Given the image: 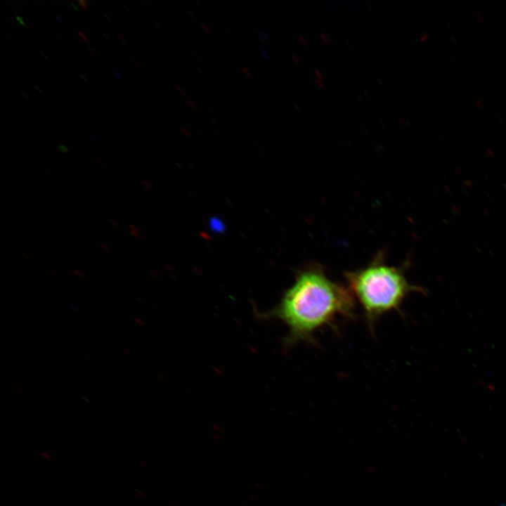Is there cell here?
Instances as JSON below:
<instances>
[{"instance_id": "obj_1", "label": "cell", "mask_w": 506, "mask_h": 506, "mask_svg": "<svg viewBox=\"0 0 506 506\" xmlns=\"http://www.w3.org/2000/svg\"><path fill=\"white\" fill-rule=\"evenodd\" d=\"M355 299L348 287L332 280L318 264L299 272L280 303L265 316L282 320L288 328L286 346L316 344L321 328L335 329L340 320L355 318Z\"/></svg>"}, {"instance_id": "obj_2", "label": "cell", "mask_w": 506, "mask_h": 506, "mask_svg": "<svg viewBox=\"0 0 506 506\" xmlns=\"http://www.w3.org/2000/svg\"><path fill=\"white\" fill-rule=\"evenodd\" d=\"M347 287L358 301L372 330L384 314L397 311L413 292H423L406 278L404 269L387 264L379 253L365 266L344 273Z\"/></svg>"}, {"instance_id": "obj_3", "label": "cell", "mask_w": 506, "mask_h": 506, "mask_svg": "<svg viewBox=\"0 0 506 506\" xmlns=\"http://www.w3.org/2000/svg\"><path fill=\"white\" fill-rule=\"evenodd\" d=\"M77 2H78V4H80L81 8H82L84 11H86V10H87V4H87L89 1H87L78 0Z\"/></svg>"}, {"instance_id": "obj_4", "label": "cell", "mask_w": 506, "mask_h": 506, "mask_svg": "<svg viewBox=\"0 0 506 506\" xmlns=\"http://www.w3.org/2000/svg\"><path fill=\"white\" fill-rule=\"evenodd\" d=\"M188 103L193 109H196L197 108V105L193 100L188 99Z\"/></svg>"}, {"instance_id": "obj_5", "label": "cell", "mask_w": 506, "mask_h": 506, "mask_svg": "<svg viewBox=\"0 0 506 506\" xmlns=\"http://www.w3.org/2000/svg\"><path fill=\"white\" fill-rule=\"evenodd\" d=\"M475 102H476V105H477L479 108H483L484 104H483L482 101H481L480 99H476Z\"/></svg>"}, {"instance_id": "obj_6", "label": "cell", "mask_w": 506, "mask_h": 506, "mask_svg": "<svg viewBox=\"0 0 506 506\" xmlns=\"http://www.w3.org/2000/svg\"><path fill=\"white\" fill-rule=\"evenodd\" d=\"M58 148L64 153H67L68 152L67 149L63 145H60Z\"/></svg>"}, {"instance_id": "obj_7", "label": "cell", "mask_w": 506, "mask_h": 506, "mask_svg": "<svg viewBox=\"0 0 506 506\" xmlns=\"http://www.w3.org/2000/svg\"><path fill=\"white\" fill-rule=\"evenodd\" d=\"M176 89H177L178 91H179L181 95H183V96H185V95H186V92L184 91V90H183L181 87L177 86Z\"/></svg>"}, {"instance_id": "obj_8", "label": "cell", "mask_w": 506, "mask_h": 506, "mask_svg": "<svg viewBox=\"0 0 506 506\" xmlns=\"http://www.w3.org/2000/svg\"><path fill=\"white\" fill-rule=\"evenodd\" d=\"M16 20H18L22 25L25 26V22L21 17L17 15Z\"/></svg>"}, {"instance_id": "obj_9", "label": "cell", "mask_w": 506, "mask_h": 506, "mask_svg": "<svg viewBox=\"0 0 506 506\" xmlns=\"http://www.w3.org/2000/svg\"><path fill=\"white\" fill-rule=\"evenodd\" d=\"M202 27L207 34H210L209 29L205 24H202Z\"/></svg>"}, {"instance_id": "obj_10", "label": "cell", "mask_w": 506, "mask_h": 506, "mask_svg": "<svg viewBox=\"0 0 506 506\" xmlns=\"http://www.w3.org/2000/svg\"><path fill=\"white\" fill-rule=\"evenodd\" d=\"M242 70H243V71L245 72V74H246L247 76L249 77V76L251 75L250 71L249 70V69H247V67H242Z\"/></svg>"}, {"instance_id": "obj_11", "label": "cell", "mask_w": 506, "mask_h": 506, "mask_svg": "<svg viewBox=\"0 0 506 506\" xmlns=\"http://www.w3.org/2000/svg\"><path fill=\"white\" fill-rule=\"evenodd\" d=\"M78 33H79V34L81 37H82V38H83L85 41H89L88 39H87V37L85 36V34H84V33H82V32H79Z\"/></svg>"}, {"instance_id": "obj_12", "label": "cell", "mask_w": 506, "mask_h": 506, "mask_svg": "<svg viewBox=\"0 0 506 506\" xmlns=\"http://www.w3.org/2000/svg\"><path fill=\"white\" fill-rule=\"evenodd\" d=\"M427 38H428V33H427V32H424V33L422 34V37H421V39H422V40H424V39H427Z\"/></svg>"}, {"instance_id": "obj_13", "label": "cell", "mask_w": 506, "mask_h": 506, "mask_svg": "<svg viewBox=\"0 0 506 506\" xmlns=\"http://www.w3.org/2000/svg\"><path fill=\"white\" fill-rule=\"evenodd\" d=\"M181 130L183 132H184L187 136H190V133L188 132V129L186 128L182 127Z\"/></svg>"}, {"instance_id": "obj_14", "label": "cell", "mask_w": 506, "mask_h": 506, "mask_svg": "<svg viewBox=\"0 0 506 506\" xmlns=\"http://www.w3.org/2000/svg\"><path fill=\"white\" fill-rule=\"evenodd\" d=\"M261 52L263 53V54L264 55V56H265L266 58H268V55L266 53L265 48L264 49V48H261Z\"/></svg>"}, {"instance_id": "obj_15", "label": "cell", "mask_w": 506, "mask_h": 506, "mask_svg": "<svg viewBox=\"0 0 506 506\" xmlns=\"http://www.w3.org/2000/svg\"><path fill=\"white\" fill-rule=\"evenodd\" d=\"M476 15H477V18H478L480 20H483V19H484V18H483V16H482V15H481L479 12L476 13Z\"/></svg>"}, {"instance_id": "obj_16", "label": "cell", "mask_w": 506, "mask_h": 506, "mask_svg": "<svg viewBox=\"0 0 506 506\" xmlns=\"http://www.w3.org/2000/svg\"><path fill=\"white\" fill-rule=\"evenodd\" d=\"M55 18H56V19L58 20L59 22H63V20H62V18H60V15H55Z\"/></svg>"}, {"instance_id": "obj_17", "label": "cell", "mask_w": 506, "mask_h": 506, "mask_svg": "<svg viewBox=\"0 0 506 506\" xmlns=\"http://www.w3.org/2000/svg\"><path fill=\"white\" fill-rule=\"evenodd\" d=\"M117 37L121 39V41H122L123 43H125V42H126L124 38H123L119 34L117 33Z\"/></svg>"}, {"instance_id": "obj_18", "label": "cell", "mask_w": 506, "mask_h": 506, "mask_svg": "<svg viewBox=\"0 0 506 506\" xmlns=\"http://www.w3.org/2000/svg\"><path fill=\"white\" fill-rule=\"evenodd\" d=\"M112 72H114V74H115L120 80H122L121 77L119 76V73H118L117 71L112 70Z\"/></svg>"}, {"instance_id": "obj_19", "label": "cell", "mask_w": 506, "mask_h": 506, "mask_svg": "<svg viewBox=\"0 0 506 506\" xmlns=\"http://www.w3.org/2000/svg\"><path fill=\"white\" fill-rule=\"evenodd\" d=\"M88 49L91 51V53L93 56H96V53L93 51V49H92V48H90V47H88Z\"/></svg>"}, {"instance_id": "obj_20", "label": "cell", "mask_w": 506, "mask_h": 506, "mask_svg": "<svg viewBox=\"0 0 506 506\" xmlns=\"http://www.w3.org/2000/svg\"><path fill=\"white\" fill-rule=\"evenodd\" d=\"M110 222H111L115 226H116V227H118V226H118V223H117V222H115L113 219H112V220L110 219Z\"/></svg>"}, {"instance_id": "obj_21", "label": "cell", "mask_w": 506, "mask_h": 506, "mask_svg": "<svg viewBox=\"0 0 506 506\" xmlns=\"http://www.w3.org/2000/svg\"><path fill=\"white\" fill-rule=\"evenodd\" d=\"M101 247H102V248H103V249H105V251L109 252V249H108V247H105V246H104V245H101Z\"/></svg>"}, {"instance_id": "obj_22", "label": "cell", "mask_w": 506, "mask_h": 506, "mask_svg": "<svg viewBox=\"0 0 506 506\" xmlns=\"http://www.w3.org/2000/svg\"><path fill=\"white\" fill-rule=\"evenodd\" d=\"M72 6L75 8L76 11H79V8L74 4H72Z\"/></svg>"}, {"instance_id": "obj_23", "label": "cell", "mask_w": 506, "mask_h": 506, "mask_svg": "<svg viewBox=\"0 0 506 506\" xmlns=\"http://www.w3.org/2000/svg\"><path fill=\"white\" fill-rule=\"evenodd\" d=\"M40 51V53H41V55H42L46 59H47L46 55L44 54L42 51Z\"/></svg>"}, {"instance_id": "obj_24", "label": "cell", "mask_w": 506, "mask_h": 506, "mask_svg": "<svg viewBox=\"0 0 506 506\" xmlns=\"http://www.w3.org/2000/svg\"><path fill=\"white\" fill-rule=\"evenodd\" d=\"M81 77L83 78V79L85 80V82H87V79H86V78L85 76H84L83 74H82V75H81Z\"/></svg>"}, {"instance_id": "obj_25", "label": "cell", "mask_w": 506, "mask_h": 506, "mask_svg": "<svg viewBox=\"0 0 506 506\" xmlns=\"http://www.w3.org/2000/svg\"><path fill=\"white\" fill-rule=\"evenodd\" d=\"M104 16L106 18V19L108 20L109 22H110V19L109 18L108 15H107L106 14H104Z\"/></svg>"}, {"instance_id": "obj_26", "label": "cell", "mask_w": 506, "mask_h": 506, "mask_svg": "<svg viewBox=\"0 0 506 506\" xmlns=\"http://www.w3.org/2000/svg\"><path fill=\"white\" fill-rule=\"evenodd\" d=\"M103 35L105 37V39L109 40L108 37L105 33H103Z\"/></svg>"}, {"instance_id": "obj_27", "label": "cell", "mask_w": 506, "mask_h": 506, "mask_svg": "<svg viewBox=\"0 0 506 506\" xmlns=\"http://www.w3.org/2000/svg\"><path fill=\"white\" fill-rule=\"evenodd\" d=\"M34 88L39 92H41L40 89H39L37 86H34Z\"/></svg>"}, {"instance_id": "obj_28", "label": "cell", "mask_w": 506, "mask_h": 506, "mask_svg": "<svg viewBox=\"0 0 506 506\" xmlns=\"http://www.w3.org/2000/svg\"><path fill=\"white\" fill-rule=\"evenodd\" d=\"M21 93L23 94L25 98H27V96L22 91H21Z\"/></svg>"}]
</instances>
